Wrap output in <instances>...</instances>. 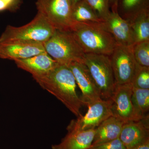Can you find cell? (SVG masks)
<instances>
[{"mask_svg":"<svg viewBox=\"0 0 149 149\" xmlns=\"http://www.w3.org/2000/svg\"><path fill=\"white\" fill-rule=\"evenodd\" d=\"M32 77L44 90L56 97L76 117L82 116L80 110L84 105L77 94L74 75L67 65L58 63L47 73Z\"/></svg>","mask_w":149,"mask_h":149,"instance_id":"6da1fadb","label":"cell"},{"mask_svg":"<svg viewBox=\"0 0 149 149\" xmlns=\"http://www.w3.org/2000/svg\"><path fill=\"white\" fill-rule=\"evenodd\" d=\"M85 54L110 56L117 45L111 34L97 23H77L72 32Z\"/></svg>","mask_w":149,"mask_h":149,"instance_id":"7a4b0ae2","label":"cell"},{"mask_svg":"<svg viewBox=\"0 0 149 149\" xmlns=\"http://www.w3.org/2000/svg\"><path fill=\"white\" fill-rule=\"evenodd\" d=\"M43 44L47 54L59 64L68 65L75 62L84 63L85 53L72 32L56 29Z\"/></svg>","mask_w":149,"mask_h":149,"instance_id":"3957f363","label":"cell"},{"mask_svg":"<svg viewBox=\"0 0 149 149\" xmlns=\"http://www.w3.org/2000/svg\"><path fill=\"white\" fill-rule=\"evenodd\" d=\"M56 30L45 17L37 13L28 24L19 27L7 26L0 36V43L29 42L44 43L52 36Z\"/></svg>","mask_w":149,"mask_h":149,"instance_id":"277c9868","label":"cell"},{"mask_svg":"<svg viewBox=\"0 0 149 149\" xmlns=\"http://www.w3.org/2000/svg\"><path fill=\"white\" fill-rule=\"evenodd\" d=\"M36 6L37 13L56 30L72 32L77 24L70 0H37Z\"/></svg>","mask_w":149,"mask_h":149,"instance_id":"5b68a950","label":"cell"},{"mask_svg":"<svg viewBox=\"0 0 149 149\" xmlns=\"http://www.w3.org/2000/svg\"><path fill=\"white\" fill-rule=\"evenodd\" d=\"M84 63L98 88L102 99L111 98L116 84L109 56L85 54Z\"/></svg>","mask_w":149,"mask_h":149,"instance_id":"8992f818","label":"cell"},{"mask_svg":"<svg viewBox=\"0 0 149 149\" xmlns=\"http://www.w3.org/2000/svg\"><path fill=\"white\" fill-rule=\"evenodd\" d=\"M111 99H101L88 105V109L84 116L71 120L67 130L83 131L95 129L112 116Z\"/></svg>","mask_w":149,"mask_h":149,"instance_id":"52a82bcc","label":"cell"},{"mask_svg":"<svg viewBox=\"0 0 149 149\" xmlns=\"http://www.w3.org/2000/svg\"><path fill=\"white\" fill-rule=\"evenodd\" d=\"M133 47L117 45L109 56L116 85L128 84L132 81L137 65Z\"/></svg>","mask_w":149,"mask_h":149,"instance_id":"ba28073f","label":"cell"},{"mask_svg":"<svg viewBox=\"0 0 149 149\" xmlns=\"http://www.w3.org/2000/svg\"><path fill=\"white\" fill-rule=\"evenodd\" d=\"M133 86L131 83L116 85L112 96V116L124 123L140 120L134 109L131 100Z\"/></svg>","mask_w":149,"mask_h":149,"instance_id":"9c48e42d","label":"cell"},{"mask_svg":"<svg viewBox=\"0 0 149 149\" xmlns=\"http://www.w3.org/2000/svg\"><path fill=\"white\" fill-rule=\"evenodd\" d=\"M67 65L73 73L77 86L81 91L80 98L84 105L87 106L102 99L98 88L84 63L75 62Z\"/></svg>","mask_w":149,"mask_h":149,"instance_id":"30bf717a","label":"cell"},{"mask_svg":"<svg viewBox=\"0 0 149 149\" xmlns=\"http://www.w3.org/2000/svg\"><path fill=\"white\" fill-rule=\"evenodd\" d=\"M103 29L109 32L118 45L133 46L135 44L133 31L130 23L123 19L116 10H111L107 18L99 22Z\"/></svg>","mask_w":149,"mask_h":149,"instance_id":"8fae6325","label":"cell"},{"mask_svg":"<svg viewBox=\"0 0 149 149\" xmlns=\"http://www.w3.org/2000/svg\"><path fill=\"white\" fill-rule=\"evenodd\" d=\"M47 53L43 43L37 42H14L0 43V58L23 59Z\"/></svg>","mask_w":149,"mask_h":149,"instance_id":"7c38bea8","label":"cell"},{"mask_svg":"<svg viewBox=\"0 0 149 149\" xmlns=\"http://www.w3.org/2000/svg\"><path fill=\"white\" fill-rule=\"evenodd\" d=\"M148 118V115L139 121L124 123L119 138L126 149L133 148L149 140Z\"/></svg>","mask_w":149,"mask_h":149,"instance_id":"4fadbf2b","label":"cell"},{"mask_svg":"<svg viewBox=\"0 0 149 149\" xmlns=\"http://www.w3.org/2000/svg\"><path fill=\"white\" fill-rule=\"evenodd\" d=\"M17 66L29 72L32 77L49 72L58 63L47 53L37 55L29 58L14 61Z\"/></svg>","mask_w":149,"mask_h":149,"instance_id":"5bb4252c","label":"cell"},{"mask_svg":"<svg viewBox=\"0 0 149 149\" xmlns=\"http://www.w3.org/2000/svg\"><path fill=\"white\" fill-rule=\"evenodd\" d=\"M67 134L52 149H88L93 143L95 129L83 131H67Z\"/></svg>","mask_w":149,"mask_h":149,"instance_id":"9a60e30c","label":"cell"},{"mask_svg":"<svg viewBox=\"0 0 149 149\" xmlns=\"http://www.w3.org/2000/svg\"><path fill=\"white\" fill-rule=\"evenodd\" d=\"M124 123L112 116L109 117L95 129L92 145L103 143L118 139Z\"/></svg>","mask_w":149,"mask_h":149,"instance_id":"2e32d148","label":"cell"},{"mask_svg":"<svg viewBox=\"0 0 149 149\" xmlns=\"http://www.w3.org/2000/svg\"><path fill=\"white\" fill-rule=\"evenodd\" d=\"M116 11L122 18L130 22L139 15L149 12V0H118Z\"/></svg>","mask_w":149,"mask_h":149,"instance_id":"e0dca14e","label":"cell"},{"mask_svg":"<svg viewBox=\"0 0 149 149\" xmlns=\"http://www.w3.org/2000/svg\"><path fill=\"white\" fill-rule=\"evenodd\" d=\"M129 23L133 31L135 44L149 41V12L139 15Z\"/></svg>","mask_w":149,"mask_h":149,"instance_id":"ac0fdd59","label":"cell"},{"mask_svg":"<svg viewBox=\"0 0 149 149\" xmlns=\"http://www.w3.org/2000/svg\"><path fill=\"white\" fill-rule=\"evenodd\" d=\"M72 16L77 23H97L102 21L85 0H81L72 6Z\"/></svg>","mask_w":149,"mask_h":149,"instance_id":"d6986e66","label":"cell"},{"mask_svg":"<svg viewBox=\"0 0 149 149\" xmlns=\"http://www.w3.org/2000/svg\"><path fill=\"white\" fill-rule=\"evenodd\" d=\"M132 104L136 114L140 120L146 116L149 110V89H139L133 87Z\"/></svg>","mask_w":149,"mask_h":149,"instance_id":"ffe728a7","label":"cell"},{"mask_svg":"<svg viewBox=\"0 0 149 149\" xmlns=\"http://www.w3.org/2000/svg\"><path fill=\"white\" fill-rule=\"evenodd\" d=\"M133 53L137 64L149 68V41L136 43L133 47Z\"/></svg>","mask_w":149,"mask_h":149,"instance_id":"44dd1931","label":"cell"},{"mask_svg":"<svg viewBox=\"0 0 149 149\" xmlns=\"http://www.w3.org/2000/svg\"><path fill=\"white\" fill-rule=\"evenodd\" d=\"M130 83L134 88L149 89V68L141 66L137 64Z\"/></svg>","mask_w":149,"mask_h":149,"instance_id":"7402d4cb","label":"cell"},{"mask_svg":"<svg viewBox=\"0 0 149 149\" xmlns=\"http://www.w3.org/2000/svg\"><path fill=\"white\" fill-rule=\"evenodd\" d=\"M102 21L111 12L109 0H85Z\"/></svg>","mask_w":149,"mask_h":149,"instance_id":"603a6c76","label":"cell"},{"mask_svg":"<svg viewBox=\"0 0 149 149\" xmlns=\"http://www.w3.org/2000/svg\"><path fill=\"white\" fill-rule=\"evenodd\" d=\"M88 149H126L119 138L106 143L92 145Z\"/></svg>","mask_w":149,"mask_h":149,"instance_id":"cb8c5ba5","label":"cell"},{"mask_svg":"<svg viewBox=\"0 0 149 149\" xmlns=\"http://www.w3.org/2000/svg\"><path fill=\"white\" fill-rule=\"evenodd\" d=\"M21 3V0H0V11L16 9Z\"/></svg>","mask_w":149,"mask_h":149,"instance_id":"d4e9b609","label":"cell"},{"mask_svg":"<svg viewBox=\"0 0 149 149\" xmlns=\"http://www.w3.org/2000/svg\"><path fill=\"white\" fill-rule=\"evenodd\" d=\"M129 149H149V139L136 146Z\"/></svg>","mask_w":149,"mask_h":149,"instance_id":"484cf974","label":"cell"},{"mask_svg":"<svg viewBox=\"0 0 149 149\" xmlns=\"http://www.w3.org/2000/svg\"><path fill=\"white\" fill-rule=\"evenodd\" d=\"M109 1L110 6L111 10H116L118 0H109Z\"/></svg>","mask_w":149,"mask_h":149,"instance_id":"4316f807","label":"cell"},{"mask_svg":"<svg viewBox=\"0 0 149 149\" xmlns=\"http://www.w3.org/2000/svg\"><path fill=\"white\" fill-rule=\"evenodd\" d=\"M81 0H70V2L72 4V7L76 3L80 1Z\"/></svg>","mask_w":149,"mask_h":149,"instance_id":"83f0119b","label":"cell"}]
</instances>
